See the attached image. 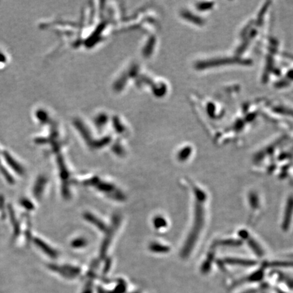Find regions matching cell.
I'll list each match as a JSON object with an SVG mask.
<instances>
[{
    "label": "cell",
    "mask_w": 293,
    "mask_h": 293,
    "mask_svg": "<svg viewBox=\"0 0 293 293\" xmlns=\"http://www.w3.org/2000/svg\"><path fill=\"white\" fill-rule=\"evenodd\" d=\"M4 157L7 163H8L9 166L12 168L16 172H17L18 174L23 175L24 174V169L23 167L20 166L19 164L14 158H12V156H10L8 153H4Z\"/></svg>",
    "instance_id": "6da1fadb"
},
{
    "label": "cell",
    "mask_w": 293,
    "mask_h": 293,
    "mask_svg": "<svg viewBox=\"0 0 293 293\" xmlns=\"http://www.w3.org/2000/svg\"><path fill=\"white\" fill-rule=\"evenodd\" d=\"M21 204L27 209H32V204L29 200H23V202H21Z\"/></svg>",
    "instance_id": "7a4b0ae2"
}]
</instances>
